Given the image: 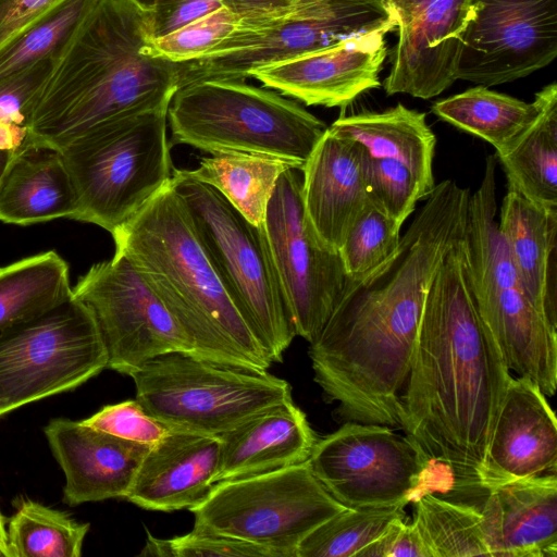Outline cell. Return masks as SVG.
<instances>
[{
  "label": "cell",
  "mask_w": 557,
  "mask_h": 557,
  "mask_svg": "<svg viewBox=\"0 0 557 557\" xmlns=\"http://www.w3.org/2000/svg\"><path fill=\"white\" fill-rule=\"evenodd\" d=\"M463 236V235H462ZM512 375L484 325L467 280L462 237L428 292L399 428L432 462L479 479Z\"/></svg>",
  "instance_id": "6da1fadb"
},
{
  "label": "cell",
  "mask_w": 557,
  "mask_h": 557,
  "mask_svg": "<svg viewBox=\"0 0 557 557\" xmlns=\"http://www.w3.org/2000/svg\"><path fill=\"white\" fill-rule=\"evenodd\" d=\"M178 78V63L153 49L150 10L98 0L42 87L29 146L59 149L96 125L170 104Z\"/></svg>",
  "instance_id": "7a4b0ae2"
},
{
  "label": "cell",
  "mask_w": 557,
  "mask_h": 557,
  "mask_svg": "<svg viewBox=\"0 0 557 557\" xmlns=\"http://www.w3.org/2000/svg\"><path fill=\"white\" fill-rule=\"evenodd\" d=\"M189 338L212 362L267 371L272 361L232 301L172 180L112 234Z\"/></svg>",
  "instance_id": "3957f363"
},
{
  "label": "cell",
  "mask_w": 557,
  "mask_h": 557,
  "mask_svg": "<svg viewBox=\"0 0 557 557\" xmlns=\"http://www.w3.org/2000/svg\"><path fill=\"white\" fill-rule=\"evenodd\" d=\"M496 163L495 154L487 156L481 184L469 197L465 271L478 312L509 370L552 397L557 387V329L523 288L498 231Z\"/></svg>",
  "instance_id": "277c9868"
},
{
  "label": "cell",
  "mask_w": 557,
  "mask_h": 557,
  "mask_svg": "<svg viewBox=\"0 0 557 557\" xmlns=\"http://www.w3.org/2000/svg\"><path fill=\"white\" fill-rule=\"evenodd\" d=\"M169 106L107 121L58 149L76 191L73 220L112 234L170 184Z\"/></svg>",
  "instance_id": "5b68a950"
},
{
  "label": "cell",
  "mask_w": 557,
  "mask_h": 557,
  "mask_svg": "<svg viewBox=\"0 0 557 557\" xmlns=\"http://www.w3.org/2000/svg\"><path fill=\"white\" fill-rule=\"evenodd\" d=\"M168 121L172 143L209 153L264 154L299 170L329 127L295 101L228 79H203L178 88Z\"/></svg>",
  "instance_id": "8992f818"
},
{
  "label": "cell",
  "mask_w": 557,
  "mask_h": 557,
  "mask_svg": "<svg viewBox=\"0 0 557 557\" xmlns=\"http://www.w3.org/2000/svg\"><path fill=\"white\" fill-rule=\"evenodd\" d=\"M172 184L232 301L272 363L282 362L296 331L264 227L185 170L174 169Z\"/></svg>",
  "instance_id": "52a82bcc"
},
{
  "label": "cell",
  "mask_w": 557,
  "mask_h": 557,
  "mask_svg": "<svg viewBox=\"0 0 557 557\" xmlns=\"http://www.w3.org/2000/svg\"><path fill=\"white\" fill-rule=\"evenodd\" d=\"M136 399L169 429L220 436L250 417L292 399L289 383L267 371L166 352L131 376Z\"/></svg>",
  "instance_id": "ba28073f"
},
{
  "label": "cell",
  "mask_w": 557,
  "mask_h": 557,
  "mask_svg": "<svg viewBox=\"0 0 557 557\" xmlns=\"http://www.w3.org/2000/svg\"><path fill=\"white\" fill-rule=\"evenodd\" d=\"M346 508L305 461L216 482L188 510L195 517L194 528L258 545L273 557H295L312 530Z\"/></svg>",
  "instance_id": "9c48e42d"
},
{
  "label": "cell",
  "mask_w": 557,
  "mask_h": 557,
  "mask_svg": "<svg viewBox=\"0 0 557 557\" xmlns=\"http://www.w3.org/2000/svg\"><path fill=\"white\" fill-rule=\"evenodd\" d=\"M396 25L389 0H297L282 18L257 30H236L207 55L178 63V88L203 79L244 81L259 69L387 34Z\"/></svg>",
  "instance_id": "30bf717a"
},
{
  "label": "cell",
  "mask_w": 557,
  "mask_h": 557,
  "mask_svg": "<svg viewBox=\"0 0 557 557\" xmlns=\"http://www.w3.org/2000/svg\"><path fill=\"white\" fill-rule=\"evenodd\" d=\"M108 367L89 309L72 296L44 315L0 334V418L78 387Z\"/></svg>",
  "instance_id": "8fae6325"
},
{
  "label": "cell",
  "mask_w": 557,
  "mask_h": 557,
  "mask_svg": "<svg viewBox=\"0 0 557 557\" xmlns=\"http://www.w3.org/2000/svg\"><path fill=\"white\" fill-rule=\"evenodd\" d=\"M308 465L346 507L406 506L417 497L431 461L406 435L380 424L344 422L318 440Z\"/></svg>",
  "instance_id": "7c38bea8"
},
{
  "label": "cell",
  "mask_w": 557,
  "mask_h": 557,
  "mask_svg": "<svg viewBox=\"0 0 557 557\" xmlns=\"http://www.w3.org/2000/svg\"><path fill=\"white\" fill-rule=\"evenodd\" d=\"M72 293L97 323L109 369L132 376L157 356L194 354L185 332L125 256L114 252L94 264Z\"/></svg>",
  "instance_id": "4fadbf2b"
},
{
  "label": "cell",
  "mask_w": 557,
  "mask_h": 557,
  "mask_svg": "<svg viewBox=\"0 0 557 557\" xmlns=\"http://www.w3.org/2000/svg\"><path fill=\"white\" fill-rule=\"evenodd\" d=\"M300 170L286 169L268 203L263 227L293 318L296 335L311 343L346 284L337 250L312 227L302 201Z\"/></svg>",
  "instance_id": "5bb4252c"
},
{
  "label": "cell",
  "mask_w": 557,
  "mask_h": 557,
  "mask_svg": "<svg viewBox=\"0 0 557 557\" xmlns=\"http://www.w3.org/2000/svg\"><path fill=\"white\" fill-rule=\"evenodd\" d=\"M456 79L481 86L516 81L557 55V0H470Z\"/></svg>",
  "instance_id": "9a60e30c"
},
{
  "label": "cell",
  "mask_w": 557,
  "mask_h": 557,
  "mask_svg": "<svg viewBox=\"0 0 557 557\" xmlns=\"http://www.w3.org/2000/svg\"><path fill=\"white\" fill-rule=\"evenodd\" d=\"M398 39L383 87L387 95L431 99L456 79L470 0H389Z\"/></svg>",
  "instance_id": "2e32d148"
},
{
  "label": "cell",
  "mask_w": 557,
  "mask_h": 557,
  "mask_svg": "<svg viewBox=\"0 0 557 557\" xmlns=\"http://www.w3.org/2000/svg\"><path fill=\"white\" fill-rule=\"evenodd\" d=\"M462 492L482 513L491 557H557V472Z\"/></svg>",
  "instance_id": "e0dca14e"
},
{
  "label": "cell",
  "mask_w": 557,
  "mask_h": 557,
  "mask_svg": "<svg viewBox=\"0 0 557 557\" xmlns=\"http://www.w3.org/2000/svg\"><path fill=\"white\" fill-rule=\"evenodd\" d=\"M385 34L355 38L259 69L250 76L308 106L344 108L362 92L380 86L387 54Z\"/></svg>",
  "instance_id": "ac0fdd59"
},
{
  "label": "cell",
  "mask_w": 557,
  "mask_h": 557,
  "mask_svg": "<svg viewBox=\"0 0 557 557\" xmlns=\"http://www.w3.org/2000/svg\"><path fill=\"white\" fill-rule=\"evenodd\" d=\"M553 472H557L555 412L536 383L512 376L478 480L495 483Z\"/></svg>",
  "instance_id": "d6986e66"
},
{
  "label": "cell",
  "mask_w": 557,
  "mask_h": 557,
  "mask_svg": "<svg viewBox=\"0 0 557 557\" xmlns=\"http://www.w3.org/2000/svg\"><path fill=\"white\" fill-rule=\"evenodd\" d=\"M44 433L64 472L70 506L125 498L150 447L64 418L51 420Z\"/></svg>",
  "instance_id": "ffe728a7"
},
{
  "label": "cell",
  "mask_w": 557,
  "mask_h": 557,
  "mask_svg": "<svg viewBox=\"0 0 557 557\" xmlns=\"http://www.w3.org/2000/svg\"><path fill=\"white\" fill-rule=\"evenodd\" d=\"M300 171L307 216L320 239L338 251L355 219L370 202L364 148L327 127Z\"/></svg>",
  "instance_id": "44dd1931"
},
{
  "label": "cell",
  "mask_w": 557,
  "mask_h": 557,
  "mask_svg": "<svg viewBox=\"0 0 557 557\" xmlns=\"http://www.w3.org/2000/svg\"><path fill=\"white\" fill-rule=\"evenodd\" d=\"M219 459V436L169 429L144 456L125 499L146 510L190 509L215 483Z\"/></svg>",
  "instance_id": "7402d4cb"
},
{
  "label": "cell",
  "mask_w": 557,
  "mask_h": 557,
  "mask_svg": "<svg viewBox=\"0 0 557 557\" xmlns=\"http://www.w3.org/2000/svg\"><path fill=\"white\" fill-rule=\"evenodd\" d=\"M219 438L215 483L305 462L318 441L293 398L250 417Z\"/></svg>",
  "instance_id": "603a6c76"
},
{
  "label": "cell",
  "mask_w": 557,
  "mask_h": 557,
  "mask_svg": "<svg viewBox=\"0 0 557 557\" xmlns=\"http://www.w3.org/2000/svg\"><path fill=\"white\" fill-rule=\"evenodd\" d=\"M497 226L523 288L557 329V209L507 187Z\"/></svg>",
  "instance_id": "cb8c5ba5"
},
{
  "label": "cell",
  "mask_w": 557,
  "mask_h": 557,
  "mask_svg": "<svg viewBox=\"0 0 557 557\" xmlns=\"http://www.w3.org/2000/svg\"><path fill=\"white\" fill-rule=\"evenodd\" d=\"M77 197L60 151L27 146L15 152L0 180V221L30 225L74 219Z\"/></svg>",
  "instance_id": "d4e9b609"
},
{
  "label": "cell",
  "mask_w": 557,
  "mask_h": 557,
  "mask_svg": "<svg viewBox=\"0 0 557 557\" xmlns=\"http://www.w3.org/2000/svg\"><path fill=\"white\" fill-rule=\"evenodd\" d=\"M329 128L359 141L370 157L406 163L430 193L434 189L436 136L425 113L398 103L383 112L342 115Z\"/></svg>",
  "instance_id": "484cf974"
},
{
  "label": "cell",
  "mask_w": 557,
  "mask_h": 557,
  "mask_svg": "<svg viewBox=\"0 0 557 557\" xmlns=\"http://www.w3.org/2000/svg\"><path fill=\"white\" fill-rule=\"evenodd\" d=\"M535 120L504 152L495 153L512 187L532 202L557 209V85L535 94Z\"/></svg>",
  "instance_id": "4316f807"
},
{
  "label": "cell",
  "mask_w": 557,
  "mask_h": 557,
  "mask_svg": "<svg viewBox=\"0 0 557 557\" xmlns=\"http://www.w3.org/2000/svg\"><path fill=\"white\" fill-rule=\"evenodd\" d=\"M72 296L69 264L53 250L0 267V334L44 315Z\"/></svg>",
  "instance_id": "83f0119b"
},
{
  "label": "cell",
  "mask_w": 557,
  "mask_h": 557,
  "mask_svg": "<svg viewBox=\"0 0 557 557\" xmlns=\"http://www.w3.org/2000/svg\"><path fill=\"white\" fill-rule=\"evenodd\" d=\"M288 168L293 166L264 154L218 151L201 158L196 169L185 171L214 187L252 224L263 226L276 182Z\"/></svg>",
  "instance_id": "f1b7e54d"
},
{
  "label": "cell",
  "mask_w": 557,
  "mask_h": 557,
  "mask_svg": "<svg viewBox=\"0 0 557 557\" xmlns=\"http://www.w3.org/2000/svg\"><path fill=\"white\" fill-rule=\"evenodd\" d=\"M432 111L443 121L480 137L504 152L535 120L540 104L529 103L479 85L436 101Z\"/></svg>",
  "instance_id": "f546056e"
},
{
  "label": "cell",
  "mask_w": 557,
  "mask_h": 557,
  "mask_svg": "<svg viewBox=\"0 0 557 557\" xmlns=\"http://www.w3.org/2000/svg\"><path fill=\"white\" fill-rule=\"evenodd\" d=\"M412 522L432 557L491 556L482 513L467 498L424 492L414 498Z\"/></svg>",
  "instance_id": "4dcf8cb0"
},
{
  "label": "cell",
  "mask_w": 557,
  "mask_h": 557,
  "mask_svg": "<svg viewBox=\"0 0 557 557\" xmlns=\"http://www.w3.org/2000/svg\"><path fill=\"white\" fill-rule=\"evenodd\" d=\"M98 0H63L0 45V79L57 60Z\"/></svg>",
  "instance_id": "1f68e13d"
},
{
  "label": "cell",
  "mask_w": 557,
  "mask_h": 557,
  "mask_svg": "<svg viewBox=\"0 0 557 557\" xmlns=\"http://www.w3.org/2000/svg\"><path fill=\"white\" fill-rule=\"evenodd\" d=\"M65 512L20 497L7 528L11 557H79L89 531Z\"/></svg>",
  "instance_id": "d6a6232c"
},
{
  "label": "cell",
  "mask_w": 557,
  "mask_h": 557,
  "mask_svg": "<svg viewBox=\"0 0 557 557\" xmlns=\"http://www.w3.org/2000/svg\"><path fill=\"white\" fill-rule=\"evenodd\" d=\"M405 507H347L312 530L297 546L295 557H356L394 519L406 516Z\"/></svg>",
  "instance_id": "836d02e7"
},
{
  "label": "cell",
  "mask_w": 557,
  "mask_h": 557,
  "mask_svg": "<svg viewBox=\"0 0 557 557\" xmlns=\"http://www.w3.org/2000/svg\"><path fill=\"white\" fill-rule=\"evenodd\" d=\"M401 226L373 202L357 215L338 249L347 278L366 276L398 249Z\"/></svg>",
  "instance_id": "e575fe53"
},
{
  "label": "cell",
  "mask_w": 557,
  "mask_h": 557,
  "mask_svg": "<svg viewBox=\"0 0 557 557\" xmlns=\"http://www.w3.org/2000/svg\"><path fill=\"white\" fill-rule=\"evenodd\" d=\"M364 177L370 201L400 226L431 194L406 163L370 157L366 150Z\"/></svg>",
  "instance_id": "d590c367"
},
{
  "label": "cell",
  "mask_w": 557,
  "mask_h": 557,
  "mask_svg": "<svg viewBox=\"0 0 557 557\" xmlns=\"http://www.w3.org/2000/svg\"><path fill=\"white\" fill-rule=\"evenodd\" d=\"M238 17L224 5L163 37L153 39V49L175 63L207 55L235 33Z\"/></svg>",
  "instance_id": "8d00e7d4"
},
{
  "label": "cell",
  "mask_w": 557,
  "mask_h": 557,
  "mask_svg": "<svg viewBox=\"0 0 557 557\" xmlns=\"http://www.w3.org/2000/svg\"><path fill=\"white\" fill-rule=\"evenodd\" d=\"M55 60L48 59L0 79V126L21 135L29 146L34 111Z\"/></svg>",
  "instance_id": "74e56055"
},
{
  "label": "cell",
  "mask_w": 557,
  "mask_h": 557,
  "mask_svg": "<svg viewBox=\"0 0 557 557\" xmlns=\"http://www.w3.org/2000/svg\"><path fill=\"white\" fill-rule=\"evenodd\" d=\"M139 556L158 557H273L251 543L194 528L189 533L159 539L147 532Z\"/></svg>",
  "instance_id": "f35d334b"
},
{
  "label": "cell",
  "mask_w": 557,
  "mask_h": 557,
  "mask_svg": "<svg viewBox=\"0 0 557 557\" xmlns=\"http://www.w3.org/2000/svg\"><path fill=\"white\" fill-rule=\"evenodd\" d=\"M81 422L116 437L148 446L158 443L169 431V428L151 417L136 398L107 405Z\"/></svg>",
  "instance_id": "ab89813d"
},
{
  "label": "cell",
  "mask_w": 557,
  "mask_h": 557,
  "mask_svg": "<svg viewBox=\"0 0 557 557\" xmlns=\"http://www.w3.org/2000/svg\"><path fill=\"white\" fill-rule=\"evenodd\" d=\"M356 557H432L419 530L407 516L394 519Z\"/></svg>",
  "instance_id": "60d3db41"
},
{
  "label": "cell",
  "mask_w": 557,
  "mask_h": 557,
  "mask_svg": "<svg viewBox=\"0 0 557 557\" xmlns=\"http://www.w3.org/2000/svg\"><path fill=\"white\" fill-rule=\"evenodd\" d=\"M223 7L222 0H178L150 10L153 39L169 35Z\"/></svg>",
  "instance_id": "b9f144b4"
},
{
  "label": "cell",
  "mask_w": 557,
  "mask_h": 557,
  "mask_svg": "<svg viewBox=\"0 0 557 557\" xmlns=\"http://www.w3.org/2000/svg\"><path fill=\"white\" fill-rule=\"evenodd\" d=\"M297 0H222L239 20L238 32L260 29L285 16Z\"/></svg>",
  "instance_id": "7bdbcfd3"
},
{
  "label": "cell",
  "mask_w": 557,
  "mask_h": 557,
  "mask_svg": "<svg viewBox=\"0 0 557 557\" xmlns=\"http://www.w3.org/2000/svg\"><path fill=\"white\" fill-rule=\"evenodd\" d=\"M63 0H0V45Z\"/></svg>",
  "instance_id": "ee69618b"
},
{
  "label": "cell",
  "mask_w": 557,
  "mask_h": 557,
  "mask_svg": "<svg viewBox=\"0 0 557 557\" xmlns=\"http://www.w3.org/2000/svg\"><path fill=\"white\" fill-rule=\"evenodd\" d=\"M14 154H15V151L0 149V180L5 171L7 166L13 159Z\"/></svg>",
  "instance_id": "f6af8a7d"
},
{
  "label": "cell",
  "mask_w": 557,
  "mask_h": 557,
  "mask_svg": "<svg viewBox=\"0 0 557 557\" xmlns=\"http://www.w3.org/2000/svg\"><path fill=\"white\" fill-rule=\"evenodd\" d=\"M139 5L145 9L151 10L161 4L178 1V0H135Z\"/></svg>",
  "instance_id": "bcb514c9"
},
{
  "label": "cell",
  "mask_w": 557,
  "mask_h": 557,
  "mask_svg": "<svg viewBox=\"0 0 557 557\" xmlns=\"http://www.w3.org/2000/svg\"><path fill=\"white\" fill-rule=\"evenodd\" d=\"M0 541L4 542L8 545L7 539V519L0 511Z\"/></svg>",
  "instance_id": "7dc6e473"
},
{
  "label": "cell",
  "mask_w": 557,
  "mask_h": 557,
  "mask_svg": "<svg viewBox=\"0 0 557 557\" xmlns=\"http://www.w3.org/2000/svg\"><path fill=\"white\" fill-rule=\"evenodd\" d=\"M0 557H11L9 546L2 541H0Z\"/></svg>",
  "instance_id": "c3c4849f"
}]
</instances>
